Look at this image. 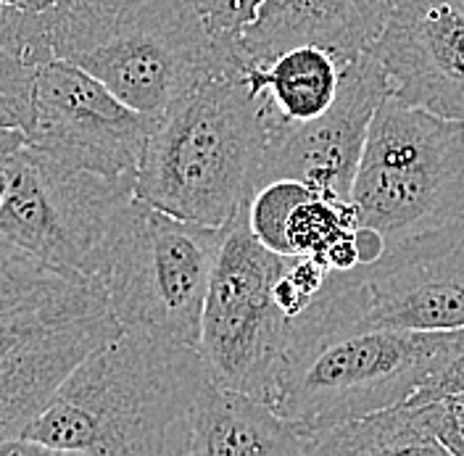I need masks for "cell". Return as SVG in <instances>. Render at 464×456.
<instances>
[{"instance_id":"5","label":"cell","mask_w":464,"mask_h":456,"mask_svg":"<svg viewBox=\"0 0 464 456\" xmlns=\"http://www.w3.org/2000/svg\"><path fill=\"white\" fill-rule=\"evenodd\" d=\"M359 229L391 246L464 219V121L409 106H377L351 185Z\"/></svg>"},{"instance_id":"12","label":"cell","mask_w":464,"mask_h":456,"mask_svg":"<svg viewBox=\"0 0 464 456\" xmlns=\"http://www.w3.org/2000/svg\"><path fill=\"white\" fill-rule=\"evenodd\" d=\"M370 51L396 98L464 121V0H393Z\"/></svg>"},{"instance_id":"24","label":"cell","mask_w":464,"mask_h":456,"mask_svg":"<svg viewBox=\"0 0 464 456\" xmlns=\"http://www.w3.org/2000/svg\"><path fill=\"white\" fill-rule=\"evenodd\" d=\"M464 391V351L459 356H454L446 367L435 372L433 377H428L404 403H428V401L443 399L451 393H462Z\"/></svg>"},{"instance_id":"19","label":"cell","mask_w":464,"mask_h":456,"mask_svg":"<svg viewBox=\"0 0 464 456\" xmlns=\"http://www.w3.org/2000/svg\"><path fill=\"white\" fill-rule=\"evenodd\" d=\"M359 228L351 200L312 193L295 206L288 222L290 257H312L322 264L324 254Z\"/></svg>"},{"instance_id":"10","label":"cell","mask_w":464,"mask_h":456,"mask_svg":"<svg viewBox=\"0 0 464 456\" xmlns=\"http://www.w3.org/2000/svg\"><path fill=\"white\" fill-rule=\"evenodd\" d=\"M153 121L77 63L48 58L37 63L24 138L66 167L135 177Z\"/></svg>"},{"instance_id":"18","label":"cell","mask_w":464,"mask_h":456,"mask_svg":"<svg viewBox=\"0 0 464 456\" xmlns=\"http://www.w3.org/2000/svg\"><path fill=\"white\" fill-rule=\"evenodd\" d=\"M312 454L324 456H385V454H438L425 403H396L372 414L314 430Z\"/></svg>"},{"instance_id":"27","label":"cell","mask_w":464,"mask_h":456,"mask_svg":"<svg viewBox=\"0 0 464 456\" xmlns=\"http://www.w3.org/2000/svg\"><path fill=\"white\" fill-rule=\"evenodd\" d=\"M16 3L29 8V11H45V8H51L56 0H16Z\"/></svg>"},{"instance_id":"15","label":"cell","mask_w":464,"mask_h":456,"mask_svg":"<svg viewBox=\"0 0 464 456\" xmlns=\"http://www.w3.org/2000/svg\"><path fill=\"white\" fill-rule=\"evenodd\" d=\"M312 449L314 430L283 417L266 399L211 377L188 414V456H304Z\"/></svg>"},{"instance_id":"17","label":"cell","mask_w":464,"mask_h":456,"mask_svg":"<svg viewBox=\"0 0 464 456\" xmlns=\"http://www.w3.org/2000/svg\"><path fill=\"white\" fill-rule=\"evenodd\" d=\"M348 63L322 45H295L264 63L246 66L243 77L261 98L272 130L317 119L333 103Z\"/></svg>"},{"instance_id":"3","label":"cell","mask_w":464,"mask_h":456,"mask_svg":"<svg viewBox=\"0 0 464 456\" xmlns=\"http://www.w3.org/2000/svg\"><path fill=\"white\" fill-rule=\"evenodd\" d=\"M269 119L243 72L208 77L156 116L135 171V199L225 228L259 190Z\"/></svg>"},{"instance_id":"7","label":"cell","mask_w":464,"mask_h":456,"mask_svg":"<svg viewBox=\"0 0 464 456\" xmlns=\"http://www.w3.org/2000/svg\"><path fill=\"white\" fill-rule=\"evenodd\" d=\"M290 257L269 251L248 225V203L225 225L203 301L198 354L217 385L272 396L290 343V319L275 283Z\"/></svg>"},{"instance_id":"23","label":"cell","mask_w":464,"mask_h":456,"mask_svg":"<svg viewBox=\"0 0 464 456\" xmlns=\"http://www.w3.org/2000/svg\"><path fill=\"white\" fill-rule=\"evenodd\" d=\"M425 412L443 454L464 456V391L428 401Z\"/></svg>"},{"instance_id":"14","label":"cell","mask_w":464,"mask_h":456,"mask_svg":"<svg viewBox=\"0 0 464 456\" xmlns=\"http://www.w3.org/2000/svg\"><path fill=\"white\" fill-rule=\"evenodd\" d=\"M393 0H264L237 37L243 69L295 45H322L353 61L370 51L388 22Z\"/></svg>"},{"instance_id":"1","label":"cell","mask_w":464,"mask_h":456,"mask_svg":"<svg viewBox=\"0 0 464 456\" xmlns=\"http://www.w3.org/2000/svg\"><path fill=\"white\" fill-rule=\"evenodd\" d=\"M206 383L198 348L121 325L0 454H185L188 414Z\"/></svg>"},{"instance_id":"25","label":"cell","mask_w":464,"mask_h":456,"mask_svg":"<svg viewBox=\"0 0 464 456\" xmlns=\"http://www.w3.org/2000/svg\"><path fill=\"white\" fill-rule=\"evenodd\" d=\"M27 143L24 132L22 130H14V127H0V196L5 190V182H8V167L16 156V150Z\"/></svg>"},{"instance_id":"4","label":"cell","mask_w":464,"mask_h":456,"mask_svg":"<svg viewBox=\"0 0 464 456\" xmlns=\"http://www.w3.org/2000/svg\"><path fill=\"white\" fill-rule=\"evenodd\" d=\"M464 351L462 330L343 327L290 343L269 403L319 430L404 403Z\"/></svg>"},{"instance_id":"22","label":"cell","mask_w":464,"mask_h":456,"mask_svg":"<svg viewBox=\"0 0 464 456\" xmlns=\"http://www.w3.org/2000/svg\"><path fill=\"white\" fill-rule=\"evenodd\" d=\"M0 48L27 58L29 63L53 58L45 37L43 11H29L16 0H0Z\"/></svg>"},{"instance_id":"9","label":"cell","mask_w":464,"mask_h":456,"mask_svg":"<svg viewBox=\"0 0 464 456\" xmlns=\"http://www.w3.org/2000/svg\"><path fill=\"white\" fill-rule=\"evenodd\" d=\"M335 277L351 327L462 330L464 219L396 240Z\"/></svg>"},{"instance_id":"2","label":"cell","mask_w":464,"mask_h":456,"mask_svg":"<svg viewBox=\"0 0 464 456\" xmlns=\"http://www.w3.org/2000/svg\"><path fill=\"white\" fill-rule=\"evenodd\" d=\"M51 56L77 63L127 106L159 116L208 77L243 72L196 0H56L43 11Z\"/></svg>"},{"instance_id":"20","label":"cell","mask_w":464,"mask_h":456,"mask_svg":"<svg viewBox=\"0 0 464 456\" xmlns=\"http://www.w3.org/2000/svg\"><path fill=\"white\" fill-rule=\"evenodd\" d=\"M314 190L298 179H272L261 185L248 200V225L261 243L275 251L290 257L288 222L290 214L301 200H306Z\"/></svg>"},{"instance_id":"26","label":"cell","mask_w":464,"mask_h":456,"mask_svg":"<svg viewBox=\"0 0 464 456\" xmlns=\"http://www.w3.org/2000/svg\"><path fill=\"white\" fill-rule=\"evenodd\" d=\"M37 327H22V325H0V359L19 343L27 338L29 333H34Z\"/></svg>"},{"instance_id":"13","label":"cell","mask_w":464,"mask_h":456,"mask_svg":"<svg viewBox=\"0 0 464 456\" xmlns=\"http://www.w3.org/2000/svg\"><path fill=\"white\" fill-rule=\"evenodd\" d=\"M121 330L114 314L45 325L0 359V449L51 406L77 364Z\"/></svg>"},{"instance_id":"16","label":"cell","mask_w":464,"mask_h":456,"mask_svg":"<svg viewBox=\"0 0 464 456\" xmlns=\"http://www.w3.org/2000/svg\"><path fill=\"white\" fill-rule=\"evenodd\" d=\"M106 312L101 280L56 267L0 235V325L45 327Z\"/></svg>"},{"instance_id":"21","label":"cell","mask_w":464,"mask_h":456,"mask_svg":"<svg viewBox=\"0 0 464 456\" xmlns=\"http://www.w3.org/2000/svg\"><path fill=\"white\" fill-rule=\"evenodd\" d=\"M37 63L0 48V127L27 130Z\"/></svg>"},{"instance_id":"6","label":"cell","mask_w":464,"mask_h":456,"mask_svg":"<svg viewBox=\"0 0 464 456\" xmlns=\"http://www.w3.org/2000/svg\"><path fill=\"white\" fill-rule=\"evenodd\" d=\"M225 228L172 217L130 200L101 275L109 312L127 327L198 348L203 301Z\"/></svg>"},{"instance_id":"8","label":"cell","mask_w":464,"mask_h":456,"mask_svg":"<svg viewBox=\"0 0 464 456\" xmlns=\"http://www.w3.org/2000/svg\"><path fill=\"white\" fill-rule=\"evenodd\" d=\"M135 177L74 170L24 143L0 196V235L56 267L101 280Z\"/></svg>"},{"instance_id":"11","label":"cell","mask_w":464,"mask_h":456,"mask_svg":"<svg viewBox=\"0 0 464 456\" xmlns=\"http://www.w3.org/2000/svg\"><path fill=\"white\" fill-rule=\"evenodd\" d=\"M388 92L382 63L372 51L359 53L343 69L333 103L317 119L269 130L259 188L272 179H298L319 196L351 200L370 121Z\"/></svg>"}]
</instances>
